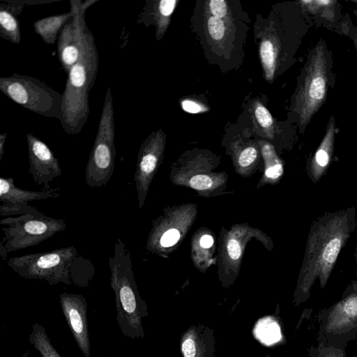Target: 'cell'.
<instances>
[{
    "label": "cell",
    "mask_w": 357,
    "mask_h": 357,
    "mask_svg": "<svg viewBox=\"0 0 357 357\" xmlns=\"http://www.w3.org/2000/svg\"><path fill=\"white\" fill-rule=\"evenodd\" d=\"M61 195L60 188H44L40 191H31L15 185L13 178H0V201L15 204H28L33 200L57 198Z\"/></svg>",
    "instance_id": "obj_16"
},
{
    "label": "cell",
    "mask_w": 357,
    "mask_h": 357,
    "mask_svg": "<svg viewBox=\"0 0 357 357\" xmlns=\"http://www.w3.org/2000/svg\"><path fill=\"white\" fill-rule=\"evenodd\" d=\"M41 212L36 208L28 205V204H15L2 202L0 206V215L3 216L24 214H40Z\"/></svg>",
    "instance_id": "obj_24"
},
{
    "label": "cell",
    "mask_w": 357,
    "mask_h": 357,
    "mask_svg": "<svg viewBox=\"0 0 357 357\" xmlns=\"http://www.w3.org/2000/svg\"><path fill=\"white\" fill-rule=\"evenodd\" d=\"M60 305L67 324L85 357L91 356V344L87 322V304L80 294L63 292L59 295Z\"/></svg>",
    "instance_id": "obj_11"
},
{
    "label": "cell",
    "mask_w": 357,
    "mask_h": 357,
    "mask_svg": "<svg viewBox=\"0 0 357 357\" xmlns=\"http://www.w3.org/2000/svg\"><path fill=\"white\" fill-rule=\"evenodd\" d=\"M213 243V238L209 235H204L200 239V245L204 248H208L212 246Z\"/></svg>",
    "instance_id": "obj_33"
},
{
    "label": "cell",
    "mask_w": 357,
    "mask_h": 357,
    "mask_svg": "<svg viewBox=\"0 0 357 357\" xmlns=\"http://www.w3.org/2000/svg\"><path fill=\"white\" fill-rule=\"evenodd\" d=\"M215 331L203 324L192 325L180 340L183 357H215Z\"/></svg>",
    "instance_id": "obj_14"
},
{
    "label": "cell",
    "mask_w": 357,
    "mask_h": 357,
    "mask_svg": "<svg viewBox=\"0 0 357 357\" xmlns=\"http://www.w3.org/2000/svg\"><path fill=\"white\" fill-rule=\"evenodd\" d=\"M116 149L112 89H107L97 134L85 170V179L91 188L105 185L111 178Z\"/></svg>",
    "instance_id": "obj_6"
},
{
    "label": "cell",
    "mask_w": 357,
    "mask_h": 357,
    "mask_svg": "<svg viewBox=\"0 0 357 357\" xmlns=\"http://www.w3.org/2000/svg\"><path fill=\"white\" fill-rule=\"evenodd\" d=\"M74 15L62 27L57 40V55L62 68L68 75L80 55V32L75 0L70 1Z\"/></svg>",
    "instance_id": "obj_13"
},
{
    "label": "cell",
    "mask_w": 357,
    "mask_h": 357,
    "mask_svg": "<svg viewBox=\"0 0 357 357\" xmlns=\"http://www.w3.org/2000/svg\"><path fill=\"white\" fill-rule=\"evenodd\" d=\"M357 226L354 206L328 212L312 223L295 291L296 305L306 301L317 280L324 288L342 249Z\"/></svg>",
    "instance_id": "obj_1"
},
{
    "label": "cell",
    "mask_w": 357,
    "mask_h": 357,
    "mask_svg": "<svg viewBox=\"0 0 357 357\" xmlns=\"http://www.w3.org/2000/svg\"><path fill=\"white\" fill-rule=\"evenodd\" d=\"M226 20L208 16L206 21V31L210 39L216 43H221L227 38L229 29L226 24Z\"/></svg>",
    "instance_id": "obj_23"
},
{
    "label": "cell",
    "mask_w": 357,
    "mask_h": 357,
    "mask_svg": "<svg viewBox=\"0 0 357 357\" xmlns=\"http://www.w3.org/2000/svg\"><path fill=\"white\" fill-rule=\"evenodd\" d=\"M355 259H356V276H357V246H356V252H355Z\"/></svg>",
    "instance_id": "obj_36"
},
{
    "label": "cell",
    "mask_w": 357,
    "mask_h": 357,
    "mask_svg": "<svg viewBox=\"0 0 357 357\" xmlns=\"http://www.w3.org/2000/svg\"><path fill=\"white\" fill-rule=\"evenodd\" d=\"M210 15L218 18L226 20L229 17V6L224 0H211L208 2Z\"/></svg>",
    "instance_id": "obj_26"
},
{
    "label": "cell",
    "mask_w": 357,
    "mask_h": 357,
    "mask_svg": "<svg viewBox=\"0 0 357 357\" xmlns=\"http://www.w3.org/2000/svg\"><path fill=\"white\" fill-rule=\"evenodd\" d=\"M319 343L344 349L357 335V280L344 291L342 298L320 312Z\"/></svg>",
    "instance_id": "obj_7"
},
{
    "label": "cell",
    "mask_w": 357,
    "mask_h": 357,
    "mask_svg": "<svg viewBox=\"0 0 357 357\" xmlns=\"http://www.w3.org/2000/svg\"><path fill=\"white\" fill-rule=\"evenodd\" d=\"M26 4L22 1H2L0 3V36L15 45L21 41L18 16Z\"/></svg>",
    "instance_id": "obj_18"
},
{
    "label": "cell",
    "mask_w": 357,
    "mask_h": 357,
    "mask_svg": "<svg viewBox=\"0 0 357 357\" xmlns=\"http://www.w3.org/2000/svg\"><path fill=\"white\" fill-rule=\"evenodd\" d=\"M8 253V252L7 250L4 248L3 245L1 243H0V255L3 260L6 259Z\"/></svg>",
    "instance_id": "obj_35"
},
{
    "label": "cell",
    "mask_w": 357,
    "mask_h": 357,
    "mask_svg": "<svg viewBox=\"0 0 357 357\" xmlns=\"http://www.w3.org/2000/svg\"><path fill=\"white\" fill-rule=\"evenodd\" d=\"M98 0L76 1L80 32V55L68 74L62 93L63 116L60 121L64 131L70 135L79 134L88 121L89 93L96 82L99 56L92 32L88 28L85 13Z\"/></svg>",
    "instance_id": "obj_2"
},
{
    "label": "cell",
    "mask_w": 357,
    "mask_h": 357,
    "mask_svg": "<svg viewBox=\"0 0 357 357\" xmlns=\"http://www.w3.org/2000/svg\"><path fill=\"white\" fill-rule=\"evenodd\" d=\"M310 357H347L344 349L318 343L317 347L312 346L309 352Z\"/></svg>",
    "instance_id": "obj_25"
},
{
    "label": "cell",
    "mask_w": 357,
    "mask_h": 357,
    "mask_svg": "<svg viewBox=\"0 0 357 357\" xmlns=\"http://www.w3.org/2000/svg\"><path fill=\"white\" fill-rule=\"evenodd\" d=\"M335 133V124L331 118L326 134L310 162L308 174L314 183L319 181L329 167L334 149Z\"/></svg>",
    "instance_id": "obj_17"
},
{
    "label": "cell",
    "mask_w": 357,
    "mask_h": 357,
    "mask_svg": "<svg viewBox=\"0 0 357 357\" xmlns=\"http://www.w3.org/2000/svg\"><path fill=\"white\" fill-rule=\"evenodd\" d=\"M29 162V172L36 184L50 188L51 183L62 174L58 159L41 139L31 132L26 135Z\"/></svg>",
    "instance_id": "obj_10"
},
{
    "label": "cell",
    "mask_w": 357,
    "mask_h": 357,
    "mask_svg": "<svg viewBox=\"0 0 357 357\" xmlns=\"http://www.w3.org/2000/svg\"><path fill=\"white\" fill-rule=\"evenodd\" d=\"M176 3L175 0L146 1L137 22L144 23L146 26L153 24L158 40L165 33Z\"/></svg>",
    "instance_id": "obj_15"
},
{
    "label": "cell",
    "mask_w": 357,
    "mask_h": 357,
    "mask_svg": "<svg viewBox=\"0 0 357 357\" xmlns=\"http://www.w3.org/2000/svg\"><path fill=\"white\" fill-rule=\"evenodd\" d=\"M326 61L324 46L317 45L310 57L296 99V112L302 126L308 123L324 100L328 82Z\"/></svg>",
    "instance_id": "obj_9"
},
{
    "label": "cell",
    "mask_w": 357,
    "mask_h": 357,
    "mask_svg": "<svg viewBox=\"0 0 357 357\" xmlns=\"http://www.w3.org/2000/svg\"><path fill=\"white\" fill-rule=\"evenodd\" d=\"M181 105L183 109L189 113L196 114L204 110V106L195 100H184L182 101Z\"/></svg>",
    "instance_id": "obj_30"
},
{
    "label": "cell",
    "mask_w": 357,
    "mask_h": 357,
    "mask_svg": "<svg viewBox=\"0 0 357 357\" xmlns=\"http://www.w3.org/2000/svg\"><path fill=\"white\" fill-rule=\"evenodd\" d=\"M257 157V151L253 146L245 147L239 154L238 162L241 167L251 165Z\"/></svg>",
    "instance_id": "obj_27"
},
{
    "label": "cell",
    "mask_w": 357,
    "mask_h": 357,
    "mask_svg": "<svg viewBox=\"0 0 357 357\" xmlns=\"http://www.w3.org/2000/svg\"><path fill=\"white\" fill-rule=\"evenodd\" d=\"M252 118L257 131L266 137H271L274 131V121L267 108L256 101L252 106Z\"/></svg>",
    "instance_id": "obj_21"
},
{
    "label": "cell",
    "mask_w": 357,
    "mask_h": 357,
    "mask_svg": "<svg viewBox=\"0 0 357 357\" xmlns=\"http://www.w3.org/2000/svg\"><path fill=\"white\" fill-rule=\"evenodd\" d=\"M7 135V132H4L0 135V161L2 160L4 153V146Z\"/></svg>",
    "instance_id": "obj_34"
},
{
    "label": "cell",
    "mask_w": 357,
    "mask_h": 357,
    "mask_svg": "<svg viewBox=\"0 0 357 357\" xmlns=\"http://www.w3.org/2000/svg\"><path fill=\"white\" fill-rule=\"evenodd\" d=\"M282 172L283 169L282 165L278 163L272 167H268L266 170V175L268 178H276L282 174Z\"/></svg>",
    "instance_id": "obj_32"
},
{
    "label": "cell",
    "mask_w": 357,
    "mask_h": 357,
    "mask_svg": "<svg viewBox=\"0 0 357 357\" xmlns=\"http://www.w3.org/2000/svg\"><path fill=\"white\" fill-rule=\"evenodd\" d=\"M264 357H273V356L269 355V354H268V355L265 356Z\"/></svg>",
    "instance_id": "obj_37"
},
{
    "label": "cell",
    "mask_w": 357,
    "mask_h": 357,
    "mask_svg": "<svg viewBox=\"0 0 357 357\" xmlns=\"http://www.w3.org/2000/svg\"><path fill=\"white\" fill-rule=\"evenodd\" d=\"M190 184L194 189L206 190L211 187L213 181L206 175L199 174L191 178Z\"/></svg>",
    "instance_id": "obj_28"
},
{
    "label": "cell",
    "mask_w": 357,
    "mask_h": 357,
    "mask_svg": "<svg viewBox=\"0 0 357 357\" xmlns=\"http://www.w3.org/2000/svg\"><path fill=\"white\" fill-rule=\"evenodd\" d=\"M109 266L119 327L128 338L144 339L142 319L148 316V307L137 290L130 250L119 238L114 243L113 256L109 258Z\"/></svg>",
    "instance_id": "obj_3"
},
{
    "label": "cell",
    "mask_w": 357,
    "mask_h": 357,
    "mask_svg": "<svg viewBox=\"0 0 357 357\" xmlns=\"http://www.w3.org/2000/svg\"><path fill=\"white\" fill-rule=\"evenodd\" d=\"M4 233L1 243L8 252L36 245L66 228L64 220L40 213L8 217L0 220Z\"/></svg>",
    "instance_id": "obj_8"
},
{
    "label": "cell",
    "mask_w": 357,
    "mask_h": 357,
    "mask_svg": "<svg viewBox=\"0 0 357 357\" xmlns=\"http://www.w3.org/2000/svg\"><path fill=\"white\" fill-rule=\"evenodd\" d=\"M79 256L77 248L69 246L12 257L7 264L24 278L45 280L51 285H69L73 284L71 271Z\"/></svg>",
    "instance_id": "obj_5"
},
{
    "label": "cell",
    "mask_w": 357,
    "mask_h": 357,
    "mask_svg": "<svg viewBox=\"0 0 357 357\" xmlns=\"http://www.w3.org/2000/svg\"><path fill=\"white\" fill-rule=\"evenodd\" d=\"M180 238V233L176 229L166 231L160 239V244L165 248L171 247L176 244Z\"/></svg>",
    "instance_id": "obj_29"
},
{
    "label": "cell",
    "mask_w": 357,
    "mask_h": 357,
    "mask_svg": "<svg viewBox=\"0 0 357 357\" xmlns=\"http://www.w3.org/2000/svg\"><path fill=\"white\" fill-rule=\"evenodd\" d=\"M227 252L229 257L234 259H238L241 255V248L238 242L235 239H231L227 243Z\"/></svg>",
    "instance_id": "obj_31"
},
{
    "label": "cell",
    "mask_w": 357,
    "mask_h": 357,
    "mask_svg": "<svg viewBox=\"0 0 357 357\" xmlns=\"http://www.w3.org/2000/svg\"><path fill=\"white\" fill-rule=\"evenodd\" d=\"M74 10L59 15L48 16L33 22L35 32L47 45H54L58 40L62 27L74 15Z\"/></svg>",
    "instance_id": "obj_19"
},
{
    "label": "cell",
    "mask_w": 357,
    "mask_h": 357,
    "mask_svg": "<svg viewBox=\"0 0 357 357\" xmlns=\"http://www.w3.org/2000/svg\"><path fill=\"white\" fill-rule=\"evenodd\" d=\"M29 341L42 357H61L52 344L45 328L38 323L32 326Z\"/></svg>",
    "instance_id": "obj_20"
},
{
    "label": "cell",
    "mask_w": 357,
    "mask_h": 357,
    "mask_svg": "<svg viewBox=\"0 0 357 357\" xmlns=\"http://www.w3.org/2000/svg\"><path fill=\"white\" fill-rule=\"evenodd\" d=\"M0 91L22 107L45 117L63 116V96L33 77L13 73L0 77Z\"/></svg>",
    "instance_id": "obj_4"
},
{
    "label": "cell",
    "mask_w": 357,
    "mask_h": 357,
    "mask_svg": "<svg viewBox=\"0 0 357 357\" xmlns=\"http://www.w3.org/2000/svg\"><path fill=\"white\" fill-rule=\"evenodd\" d=\"M163 137L164 135L161 130L152 132L142 144L138 153L134 178L138 194L139 208L143 205L149 179L154 173L158 163Z\"/></svg>",
    "instance_id": "obj_12"
},
{
    "label": "cell",
    "mask_w": 357,
    "mask_h": 357,
    "mask_svg": "<svg viewBox=\"0 0 357 357\" xmlns=\"http://www.w3.org/2000/svg\"><path fill=\"white\" fill-rule=\"evenodd\" d=\"M92 266L90 261L79 256L71 271L72 283L78 287H88L95 273Z\"/></svg>",
    "instance_id": "obj_22"
}]
</instances>
